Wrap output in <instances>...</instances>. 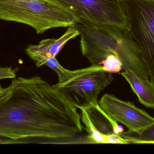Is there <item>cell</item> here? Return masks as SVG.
<instances>
[{
  "label": "cell",
  "instance_id": "cell-1",
  "mask_svg": "<svg viewBox=\"0 0 154 154\" xmlns=\"http://www.w3.org/2000/svg\"><path fill=\"white\" fill-rule=\"evenodd\" d=\"M77 109L39 76L15 78L0 97V137L40 144H89Z\"/></svg>",
  "mask_w": 154,
  "mask_h": 154
},
{
  "label": "cell",
  "instance_id": "cell-2",
  "mask_svg": "<svg viewBox=\"0 0 154 154\" xmlns=\"http://www.w3.org/2000/svg\"><path fill=\"white\" fill-rule=\"evenodd\" d=\"M74 27L80 35L82 53L91 65H101L108 55L114 54L122 61L123 70H129L149 79L141 51L128 31L79 20Z\"/></svg>",
  "mask_w": 154,
  "mask_h": 154
},
{
  "label": "cell",
  "instance_id": "cell-3",
  "mask_svg": "<svg viewBox=\"0 0 154 154\" xmlns=\"http://www.w3.org/2000/svg\"><path fill=\"white\" fill-rule=\"evenodd\" d=\"M0 20L27 24L38 34L78 21L69 9L51 0H0Z\"/></svg>",
  "mask_w": 154,
  "mask_h": 154
},
{
  "label": "cell",
  "instance_id": "cell-4",
  "mask_svg": "<svg viewBox=\"0 0 154 154\" xmlns=\"http://www.w3.org/2000/svg\"><path fill=\"white\" fill-rule=\"evenodd\" d=\"M129 33L154 81V0H123Z\"/></svg>",
  "mask_w": 154,
  "mask_h": 154
},
{
  "label": "cell",
  "instance_id": "cell-5",
  "mask_svg": "<svg viewBox=\"0 0 154 154\" xmlns=\"http://www.w3.org/2000/svg\"><path fill=\"white\" fill-rule=\"evenodd\" d=\"M114 80L112 73L103 70L101 65L91 68L63 83L53 85L63 93L78 108H88L99 104L98 97Z\"/></svg>",
  "mask_w": 154,
  "mask_h": 154
},
{
  "label": "cell",
  "instance_id": "cell-6",
  "mask_svg": "<svg viewBox=\"0 0 154 154\" xmlns=\"http://www.w3.org/2000/svg\"><path fill=\"white\" fill-rule=\"evenodd\" d=\"M70 10L78 20L126 30L129 24L123 0H51Z\"/></svg>",
  "mask_w": 154,
  "mask_h": 154
},
{
  "label": "cell",
  "instance_id": "cell-7",
  "mask_svg": "<svg viewBox=\"0 0 154 154\" xmlns=\"http://www.w3.org/2000/svg\"><path fill=\"white\" fill-rule=\"evenodd\" d=\"M81 121L92 144H128L120 134L123 127L104 112L99 105L81 108Z\"/></svg>",
  "mask_w": 154,
  "mask_h": 154
},
{
  "label": "cell",
  "instance_id": "cell-8",
  "mask_svg": "<svg viewBox=\"0 0 154 154\" xmlns=\"http://www.w3.org/2000/svg\"><path fill=\"white\" fill-rule=\"evenodd\" d=\"M101 109L112 119L137 131L154 122V118L131 102L123 101L110 94H105L98 102Z\"/></svg>",
  "mask_w": 154,
  "mask_h": 154
},
{
  "label": "cell",
  "instance_id": "cell-9",
  "mask_svg": "<svg viewBox=\"0 0 154 154\" xmlns=\"http://www.w3.org/2000/svg\"><path fill=\"white\" fill-rule=\"evenodd\" d=\"M79 35V31L74 26H70L59 39L42 40L37 45H29L25 51L37 67L39 68L41 67L42 62L46 58H56L68 42Z\"/></svg>",
  "mask_w": 154,
  "mask_h": 154
},
{
  "label": "cell",
  "instance_id": "cell-10",
  "mask_svg": "<svg viewBox=\"0 0 154 154\" xmlns=\"http://www.w3.org/2000/svg\"><path fill=\"white\" fill-rule=\"evenodd\" d=\"M120 74L128 82L139 102L146 107L154 108V81L129 70H123Z\"/></svg>",
  "mask_w": 154,
  "mask_h": 154
},
{
  "label": "cell",
  "instance_id": "cell-11",
  "mask_svg": "<svg viewBox=\"0 0 154 154\" xmlns=\"http://www.w3.org/2000/svg\"><path fill=\"white\" fill-rule=\"evenodd\" d=\"M120 135L126 139L128 144H154V122L137 131L123 132Z\"/></svg>",
  "mask_w": 154,
  "mask_h": 154
},
{
  "label": "cell",
  "instance_id": "cell-12",
  "mask_svg": "<svg viewBox=\"0 0 154 154\" xmlns=\"http://www.w3.org/2000/svg\"><path fill=\"white\" fill-rule=\"evenodd\" d=\"M46 65L53 69L57 73L58 77V83H63L74 77L85 72L91 68V66L84 68L71 71L62 67L57 60L56 58H47L41 63V66Z\"/></svg>",
  "mask_w": 154,
  "mask_h": 154
},
{
  "label": "cell",
  "instance_id": "cell-13",
  "mask_svg": "<svg viewBox=\"0 0 154 154\" xmlns=\"http://www.w3.org/2000/svg\"><path fill=\"white\" fill-rule=\"evenodd\" d=\"M103 70L110 73H117L123 70V64L119 57L114 54L107 56L101 62Z\"/></svg>",
  "mask_w": 154,
  "mask_h": 154
},
{
  "label": "cell",
  "instance_id": "cell-14",
  "mask_svg": "<svg viewBox=\"0 0 154 154\" xmlns=\"http://www.w3.org/2000/svg\"><path fill=\"white\" fill-rule=\"evenodd\" d=\"M16 77V71L10 67H0V80L14 79Z\"/></svg>",
  "mask_w": 154,
  "mask_h": 154
},
{
  "label": "cell",
  "instance_id": "cell-15",
  "mask_svg": "<svg viewBox=\"0 0 154 154\" xmlns=\"http://www.w3.org/2000/svg\"><path fill=\"white\" fill-rule=\"evenodd\" d=\"M7 90H8V87L6 88H3L0 85V97L4 95L7 92Z\"/></svg>",
  "mask_w": 154,
  "mask_h": 154
}]
</instances>
